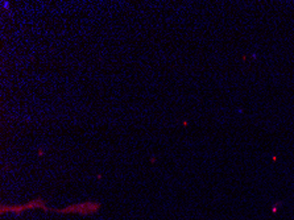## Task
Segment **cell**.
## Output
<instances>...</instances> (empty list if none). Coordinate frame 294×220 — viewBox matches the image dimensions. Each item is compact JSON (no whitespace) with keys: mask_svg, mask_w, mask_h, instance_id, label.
I'll return each mask as SVG.
<instances>
[{"mask_svg":"<svg viewBox=\"0 0 294 220\" xmlns=\"http://www.w3.org/2000/svg\"><path fill=\"white\" fill-rule=\"evenodd\" d=\"M100 208L99 203H93V202H86V203H78V204L66 207L63 210H55L58 214H79V215H91Z\"/></svg>","mask_w":294,"mask_h":220,"instance_id":"1","label":"cell"},{"mask_svg":"<svg viewBox=\"0 0 294 220\" xmlns=\"http://www.w3.org/2000/svg\"><path fill=\"white\" fill-rule=\"evenodd\" d=\"M44 208L45 211H47L49 208L45 206V202L41 201V199H37V201H32L29 203H26V204L24 206H17V207H2V212H5V211H9V212H15V214H20L21 211L24 210H28V208Z\"/></svg>","mask_w":294,"mask_h":220,"instance_id":"2","label":"cell"},{"mask_svg":"<svg viewBox=\"0 0 294 220\" xmlns=\"http://www.w3.org/2000/svg\"><path fill=\"white\" fill-rule=\"evenodd\" d=\"M150 162H152V163L156 162V157H152V158H150Z\"/></svg>","mask_w":294,"mask_h":220,"instance_id":"3","label":"cell"},{"mask_svg":"<svg viewBox=\"0 0 294 220\" xmlns=\"http://www.w3.org/2000/svg\"><path fill=\"white\" fill-rule=\"evenodd\" d=\"M38 155H44V150L40 149V150H38Z\"/></svg>","mask_w":294,"mask_h":220,"instance_id":"4","label":"cell"}]
</instances>
